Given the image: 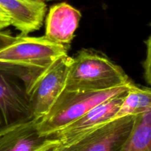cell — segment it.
I'll list each match as a JSON object with an SVG mask.
<instances>
[{"instance_id": "6da1fadb", "label": "cell", "mask_w": 151, "mask_h": 151, "mask_svg": "<svg viewBox=\"0 0 151 151\" xmlns=\"http://www.w3.org/2000/svg\"><path fill=\"white\" fill-rule=\"evenodd\" d=\"M132 81L122 67L98 52L82 50L72 57L65 89L103 91Z\"/></svg>"}, {"instance_id": "7a4b0ae2", "label": "cell", "mask_w": 151, "mask_h": 151, "mask_svg": "<svg viewBox=\"0 0 151 151\" xmlns=\"http://www.w3.org/2000/svg\"><path fill=\"white\" fill-rule=\"evenodd\" d=\"M66 55L67 46L53 42L45 35H19L0 50V62L19 69L30 78L32 83L56 60Z\"/></svg>"}, {"instance_id": "3957f363", "label": "cell", "mask_w": 151, "mask_h": 151, "mask_svg": "<svg viewBox=\"0 0 151 151\" xmlns=\"http://www.w3.org/2000/svg\"><path fill=\"white\" fill-rule=\"evenodd\" d=\"M130 83L103 91H62L48 112L37 120V128L41 135L51 137L85 114L105 100L127 91Z\"/></svg>"}, {"instance_id": "277c9868", "label": "cell", "mask_w": 151, "mask_h": 151, "mask_svg": "<svg viewBox=\"0 0 151 151\" xmlns=\"http://www.w3.org/2000/svg\"><path fill=\"white\" fill-rule=\"evenodd\" d=\"M31 84L19 69L0 62V135L35 119L28 94Z\"/></svg>"}, {"instance_id": "5b68a950", "label": "cell", "mask_w": 151, "mask_h": 151, "mask_svg": "<svg viewBox=\"0 0 151 151\" xmlns=\"http://www.w3.org/2000/svg\"><path fill=\"white\" fill-rule=\"evenodd\" d=\"M71 60L68 55L59 58L30 86L28 94L35 119L44 116L65 89Z\"/></svg>"}, {"instance_id": "8992f818", "label": "cell", "mask_w": 151, "mask_h": 151, "mask_svg": "<svg viewBox=\"0 0 151 151\" xmlns=\"http://www.w3.org/2000/svg\"><path fill=\"white\" fill-rule=\"evenodd\" d=\"M136 116L110 121L70 144L59 146L58 151H119L129 137Z\"/></svg>"}, {"instance_id": "52a82bcc", "label": "cell", "mask_w": 151, "mask_h": 151, "mask_svg": "<svg viewBox=\"0 0 151 151\" xmlns=\"http://www.w3.org/2000/svg\"><path fill=\"white\" fill-rule=\"evenodd\" d=\"M128 91V89L97 105L79 119L57 131L51 137L57 139L60 146L66 145L90 131L114 120Z\"/></svg>"}, {"instance_id": "ba28073f", "label": "cell", "mask_w": 151, "mask_h": 151, "mask_svg": "<svg viewBox=\"0 0 151 151\" xmlns=\"http://www.w3.org/2000/svg\"><path fill=\"white\" fill-rule=\"evenodd\" d=\"M82 15L66 2L50 7L46 19L45 36L57 44L67 46L75 37Z\"/></svg>"}, {"instance_id": "9c48e42d", "label": "cell", "mask_w": 151, "mask_h": 151, "mask_svg": "<svg viewBox=\"0 0 151 151\" xmlns=\"http://www.w3.org/2000/svg\"><path fill=\"white\" fill-rule=\"evenodd\" d=\"M0 7L7 12L11 25L20 31L21 35L41 29L47 11L45 2L33 0H0Z\"/></svg>"}, {"instance_id": "30bf717a", "label": "cell", "mask_w": 151, "mask_h": 151, "mask_svg": "<svg viewBox=\"0 0 151 151\" xmlns=\"http://www.w3.org/2000/svg\"><path fill=\"white\" fill-rule=\"evenodd\" d=\"M52 138L41 135L32 119L1 134L0 151H35Z\"/></svg>"}, {"instance_id": "8fae6325", "label": "cell", "mask_w": 151, "mask_h": 151, "mask_svg": "<svg viewBox=\"0 0 151 151\" xmlns=\"http://www.w3.org/2000/svg\"><path fill=\"white\" fill-rule=\"evenodd\" d=\"M151 111V88L130 84L128 93L114 120L125 116H136Z\"/></svg>"}, {"instance_id": "7c38bea8", "label": "cell", "mask_w": 151, "mask_h": 151, "mask_svg": "<svg viewBox=\"0 0 151 151\" xmlns=\"http://www.w3.org/2000/svg\"><path fill=\"white\" fill-rule=\"evenodd\" d=\"M119 151H151V111L136 115L132 131Z\"/></svg>"}, {"instance_id": "4fadbf2b", "label": "cell", "mask_w": 151, "mask_h": 151, "mask_svg": "<svg viewBox=\"0 0 151 151\" xmlns=\"http://www.w3.org/2000/svg\"><path fill=\"white\" fill-rule=\"evenodd\" d=\"M145 44L147 47V53H146V58L143 63L145 79L146 82L151 86V33L147 41H145Z\"/></svg>"}, {"instance_id": "5bb4252c", "label": "cell", "mask_w": 151, "mask_h": 151, "mask_svg": "<svg viewBox=\"0 0 151 151\" xmlns=\"http://www.w3.org/2000/svg\"><path fill=\"white\" fill-rule=\"evenodd\" d=\"M16 39V37L10 35L9 32L0 30V50L8 46Z\"/></svg>"}, {"instance_id": "9a60e30c", "label": "cell", "mask_w": 151, "mask_h": 151, "mask_svg": "<svg viewBox=\"0 0 151 151\" xmlns=\"http://www.w3.org/2000/svg\"><path fill=\"white\" fill-rule=\"evenodd\" d=\"M59 146H60L59 141L57 139L53 137L47 144H45L44 146H42L35 151H58Z\"/></svg>"}, {"instance_id": "2e32d148", "label": "cell", "mask_w": 151, "mask_h": 151, "mask_svg": "<svg viewBox=\"0 0 151 151\" xmlns=\"http://www.w3.org/2000/svg\"><path fill=\"white\" fill-rule=\"evenodd\" d=\"M11 25V20L5 10L0 7V30Z\"/></svg>"}, {"instance_id": "e0dca14e", "label": "cell", "mask_w": 151, "mask_h": 151, "mask_svg": "<svg viewBox=\"0 0 151 151\" xmlns=\"http://www.w3.org/2000/svg\"><path fill=\"white\" fill-rule=\"evenodd\" d=\"M33 1H43V2H47V1H58V0H33Z\"/></svg>"}]
</instances>
